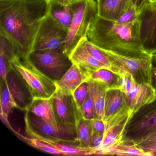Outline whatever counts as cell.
<instances>
[{
  "instance_id": "cell-1",
  "label": "cell",
  "mask_w": 156,
  "mask_h": 156,
  "mask_svg": "<svg viewBox=\"0 0 156 156\" xmlns=\"http://www.w3.org/2000/svg\"><path fill=\"white\" fill-rule=\"evenodd\" d=\"M48 14L45 0H0V34L12 44L16 55L32 51L40 25Z\"/></svg>"
},
{
  "instance_id": "cell-2",
  "label": "cell",
  "mask_w": 156,
  "mask_h": 156,
  "mask_svg": "<svg viewBox=\"0 0 156 156\" xmlns=\"http://www.w3.org/2000/svg\"><path fill=\"white\" fill-rule=\"evenodd\" d=\"M140 18L129 23H118L94 17L88 28L87 38L94 45L106 51L125 56H151L141 39Z\"/></svg>"
},
{
  "instance_id": "cell-3",
  "label": "cell",
  "mask_w": 156,
  "mask_h": 156,
  "mask_svg": "<svg viewBox=\"0 0 156 156\" xmlns=\"http://www.w3.org/2000/svg\"><path fill=\"white\" fill-rule=\"evenodd\" d=\"M10 67L24 82L33 99L51 98L57 91L55 82L40 70L28 56H14Z\"/></svg>"
},
{
  "instance_id": "cell-4",
  "label": "cell",
  "mask_w": 156,
  "mask_h": 156,
  "mask_svg": "<svg viewBox=\"0 0 156 156\" xmlns=\"http://www.w3.org/2000/svg\"><path fill=\"white\" fill-rule=\"evenodd\" d=\"M73 9V15L64 47L68 56L80 41L87 37L89 25L98 12L95 0H75Z\"/></svg>"
},
{
  "instance_id": "cell-5",
  "label": "cell",
  "mask_w": 156,
  "mask_h": 156,
  "mask_svg": "<svg viewBox=\"0 0 156 156\" xmlns=\"http://www.w3.org/2000/svg\"><path fill=\"white\" fill-rule=\"evenodd\" d=\"M156 132V97L133 113L129 119L123 140L138 144Z\"/></svg>"
},
{
  "instance_id": "cell-6",
  "label": "cell",
  "mask_w": 156,
  "mask_h": 156,
  "mask_svg": "<svg viewBox=\"0 0 156 156\" xmlns=\"http://www.w3.org/2000/svg\"><path fill=\"white\" fill-rule=\"evenodd\" d=\"M103 50L111 62V71L119 76L123 73H129L138 83L151 84L153 67L152 56L130 57Z\"/></svg>"
},
{
  "instance_id": "cell-7",
  "label": "cell",
  "mask_w": 156,
  "mask_h": 156,
  "mask_svg": "<svg viewBox=\"0 0 156 156\" xmlns=\"http://www.w3.org/2000/svg\"><path fill=\"white\" fill-rule=\"evenodd\" d=\"M24 116L26 132L31 138H44L57 142L79 146L76 140L74 126H64L56 129L36 115L26 111Z\"/></svg>"
},
{
  "instance_id": "cell-8",
  "label": "cell",
  "mask_w": 156,
  "mask_h": 156,
  "mask_svg": "<svg viewBox=\"0 0 156 156\" xmlns=\"http://www.w3.org/2000/svg\"><path fill=\"white\" fill-rule=\"evenodd\" d=\"M28 57L40 70L55 82L60 80L73 65L64 48L32 51Z\"/></svg>"
},
{
  "instance_id": "cell-9",
  "label": "cell",
  "mask_w": 156,
  "mask_h": 156,
  "mask_svg": "<svg viewBox=\"0 0 156 156\" xmlns=\"http://www.w3.org/2000/svg\"><path fill=\"white\" fill-rule=\"evenodd\" d=\"M68 31V29L47 14L40 25L32 51L64 48Z\"/></svg>"
},
{
  "instance_id": "cell-10",
  "label": "cell",
  "mask_w": 156,
  "mask_h": 156,
  "mask_svg": "<svg viewBox=\"0 0 156 156\" xmlns=\"http://www.w3.org/2000/svg\"><path fill=\"white\" fill-rule=\"evenodd\" d=\"M133 114L128 106L116 113L105 121L103 140L98 155L115 146L123 140L127 123Z\"/></svg>"
},
{
  "instance_id": "cell-11",
  "label": "cell",
  "mask_w": 156,
  "mask_h": 156,
  "mask_svg": "<svg viewBox=\"0 0 156 156\" xmlns=\"http://www.w3.org/2000/svg\"><path fill=\"white\" fill-rule=\"evenodd\" d=\"M52 98L58 124L76 126L82 116L73 95L63 94L57 91Z\"/></svg>"
},
{
  "instance_id": "cell-12",
  "label": "cell",
  "mask_w": 156,
  "mask_h": 156,
  "mask_svg": "<svg viewBox=\"0 0 156 156\" xmlns=\"http://www.w3.org/2000/svg\"><path fill=\"white\" fill-rule=\"evenodd\" d=\"M4 83L17 108L26 111L33 98L22 79L11 67L7 74V82Z\"/></svg>"
},
{
  "instance_id": "cell-13",
  "label": "cell",
  "mask_w": 156,
  "mask_h": 156,
  "mask_svg": "<svg viewBox=\"0 0 156 156\" xmlns=\"http://www.w3.org/2000/svg\"><path fill=\"white\" fill-rule=\"evenodd\" d=\"M125 94L126 103L133 112L153 101L156 97V91L151 84L133 83L130 90Z\"/></svg>"
},
{
  "instance_id": "cell-14",
  "label": "cell",
  "mask_w": 156,
  "mask_h": 156,
  "mask_svg": "<svg viewBox=\"0 0 156 156\" xmlns=\"http://www.w3.org/2000/svg\"><path fill=\"white\" fill-rule=\"evenodd\" d=\"M90 79V73L77 65L73 64L60 80L55 81L57 91L61 94L73 95L76 89Z\"/></svg>"
},
{
  "instance_id": "cell-15",
  "label": "cell",
  "mask_w": 156,
  "mask_h": 156,
  "mask_svg": "<svg viewBox=\"0 0 156 156\" xmlns=\"http://www.w3.org/2000/svg\"><path fill=\"white\" fill-rule=\"evenodd\" d=\"M86 39L87 37L83 38L69 56L73 64L77 65L90 74L94 71L106 68L90 53L86 44Z\"/></svg>"
},
{
  "instance_id": "cell-16",
  "label": "cell",
  "mask_w": 156,
  "mask_h": 156,
  "mask_svg": "<svg viewBox=\"0 0 156 156\" xmlns=\"http://www.w3.org/2000/svg\"><path fill=\"white\" fill-rule=\"evenodd\" d=\"M98 15L105 20L115 22L132 4L131 0H97Z\"/></svg>"
},
{
  "instance_id": "cell-17",
  "label": "cell",
  "mask_w": 156,
  "mask_h": 156,
  "mask_svg": "<svg viewBox=\"0 0 156 156\" xmlns=\"http://www.w3.org/2000/svg\"><path fill=\"white\" fill-rule=\"evenodd\" d=\"M75 0H51L48 3V14L62 26L68 29L73 12Z\"/></svg>"
},
{
  "instance_id": "cell-18",
  "label": "cell",
  "mask_w": 156,
  "mask_h": 156,
  "mask_svg": "<svg viewBox=\"0 0 156 156\" xmlns=\"http://www.w3.org/2000/svg\"><path fill=\"white\" fill-rule=\"evenodd\" d=\"M26 111L36 115L55 128L60 129L64 126L59 125L57 122L52 97L46 99H34Z\"/></svg>"
},
{
  "instance_id": "cell-19",
  "label": "cell",
  "mask_w": 156,
  "mask_h": 156,
  "mask_svg": "<svg viewBox=\"0 0 156 156\" xmlns=\"http://www.w3.org/2000/svg\"><path fill=\"white\" fill-rule=\"evenodd\" d=\"M88 93L91 96L94 108L95 119L104 121L105 117L106 93L107 87L96 81L88 82Z\"/></svg>"
},
{
  "instance_id": "cell-20",
  "label": "cell",
  "mask_w": 156,
  "mask_h": 156,
  "mask_svg": "<svg viewBox=\"0 0 156 156\" xmlns=\"http://www.w3.org/2000/svg\"><path fill=\"white\" fill-rule=\"evenodd\" d=\"M127 106L124 93L118 88H110L106 93L104 122Z\"/></svg>"
},
{
  "instance_id": "cell-21",
  "label": "cell",
  "mask_w": 156,
  "mask_h": 156,
  "mask_svg": "<svg viewBox=\"0 0 156 156\" xmlns=\"http://www.w3.org/2000/svg\"><path fill=\"white\" fill-rule=\"evenodd\" d=\"M103 155L116 156H153V154L147 152L137 144L122 140L109 149L104 151Z\"/></svg>"
},
{
  "instance_id": "cell-22",
  "label": "cell",
  "mask_w": 156,
  "mask_h": 156,
  "mask_svg": "<svg viewBox=\"0 0 156 156\" xmlns=\"http://www.w3.org/2000/svg\"><path fill=\"white\" fill-rule=\"evenodd\" d=\"M39 140L50 144L61 151L64 153V156L97 155V151L94 148L86 147L68 143L55 142L44 138L39 139Z\"/></svg>"
},
{
  "instance_id": "cell-23",
  "label": "cell",
  "mask_w": 156,
  "mask_h": 156,
  "mask_svg": "<svg viewBox=\"0 0 156 156\" xmlns=\"http://www.w3.org/2000/svg\"><path fill=\"white\" fill-rule=\"evenodd\" d=\"M75 126L76 140L79 146L86 147L94 148V132L91 120H87L81 117Z\"/></svg>"
},
{
  "instance_id": "cell-24",
  "label": "cell",
  "mask_w": 156,
  "mask_h": 156,
  "mask_svg": "<svg viewBox=\"0 0 156 156\" xmlns=\"http://www.w3.org/2000/svg\"><path fill=\"white\" fill-rule=\"evenodd\" d=\"M120 80L119 76L106 68H101L92 72L90 73L89 79V80L96 81L105 85L108 89H119Z\"/></svg>"
},
{
  "instance_id": "cell-25",
  "label": "cell",
  "mask_w": 156,
  "mask_h": 156,
  "mask_svg": "<svg viewBox=\"0 0 156 156\" xmlns=\"http://www.w3.org/2000/svg\"><path fill=\"white\" fill-rule=\"evenodd\" d=\"M1 94V117L8 118L9 115L17 105L9 93L8 87L4 82L2 81Z\"/></svg>"
},
{
  "instance_id": "cell-26",
  "label": "cell",
  "mask_w": 156,
  "mask_h": 156,
  "mask_svg": "<svg viewBox=\"0 0 156 156\" xmlns=\"http://www.w3.org/2000/svg\"><path fill=\"white\" fill-rule=\"evenodd\" d=\"M86 44L87 50L92 56L102 64L106 69L111 71L112 68L111 62L103 50L90 42L87 38L86 41Z\"/></svg>"
},
{
  "instance_id": "cell-27",
  "label": "cell",
  "mask_w": 156,
  "mask_h": 156,
  "mask_svg": "<svg viewBox=\"0 0 156 156\" xmlns=\"http://www.w3.org/2000/svg\"><path fill=\"white\" fill-rule=\"evenodd\" d=\"M22 137L27 144L33 147L41 150L47 153H51V154L64 155V153L62 151L55 148V147L46 142L34 138H28L24 137L23 136Z\"/></svg>"
},
{
  "instance_id": "cell-28",
  "label": "cell",
  "mask_w": 156,
  "mask_h": 156,
  "mask_svg": "<svg viewBox=\"0 0 156 156\" xmlns=\"http://www.w3.org/2000/svg\"><path fill=\"white\" fill-rule=\"evenodd\" d=\"M144 11L139 9L132 3L129 9L122 14V16L118 20L115 21V22L122 24L132 22L139 19Z\"/></svg>"
},
{
  "instance_id": "cell-29",
  "label": "cell",
  "mask_w": 156,
  "mask_h": 156,
  "mask_svg": "<svg viewBox=\"0 0 156 156\" xmlns=\"http://www.w3.org/2000/svg\"><path fill=\"white\" fill-rule=\"evenodd\" d=\"M80 111L81 116L84 119L92 120L95 119L94 104L88 92L84 102L80 108Z\"/></svg>"
},
{
  "instance_id": "cell-30",
  "label": "cell",
  "mask_w": 156,
  "mask_h": 156,
  "mask_svg": "<svg viewBox=\"0 0 156 156\" xmlns=\"http://www.w3.org/2000/svg\"><path fill=\"white\" fill-rule=\"evenodd\" d=\"M88 82H85L76 89L73 94L76 106L79 110L84 102L85 99L88 93Z\"/></svg>"
},
{
  "instance_id": "cell-31",
  "label": "cell",
  "mask_w": 156,
  "mask_h": 156,
  "mask_svg": "<svg viewBox=\"0 0 156 156\" xmlns=\"http://www.w3.org/2000/svg\"><path fill=\"white\" fill-rule=\"evenodd\" d=\"M94 135L104 136L105 130V123L103 120L94 119L91 120Z\"/></svg>"
},
{
  "instance_id": "cell-32",
  "label": "cell",
  "mask_w": 156,
  "mask_h": 156,
  "mask_svg": "<svg viewBox=\"0 0 156 156\" xmlns=\"http://www.w3.org/2000/svg\"><path fill=\"white\" fill-rule=\"evenodd\" d=\"M104 136L99 135H94L93 138V147L97 151L98 155V151L100 149L103 140Z\"/></svg>"
},
{
  "instance_id": "cell-33",
  "label": "cell",
  "mask_w": 156,
  "mask_h": 156,
  "mask_svg": "<svg viewBox=\"0 0 156 156\" xmlns=\"http://www.w3.org/2000/svg\"><path fill=\"white\" fill-rule=\"evenodd\" d=\"M132 3L140 10L144 11L148 7L146 0H131Z\"/></svg>"
},
{
  "instance_id": "cell-34",
  "label": "cell",
  "mask_w": 156,
  "mask_h": 156,
  "mask_svg": "<svg viewBox=\"0 0 156 156\" xmlns=\"http://www.w3.org/2000/svg\"><path fill=\"white\" fill-rule=\"evenodd\" d=\"M139 147L142 148L143 150L152 153V154H153L154 156L156 155V145H153V146H141V147L139 146Z\"/></svg>"
},
{
  "instance_id": "cell-35",
  "label": "cell",
  "mask_w": 156,
  "mask_h": 156,
  "mask_svg": "<svg viewBox=\"0 0 156 156\" xmlns=\"http://www.w3.org/2000/svg\"><path fill=\"white\" fill-rule=\"evenodd\" d=\"M151 85L156 91V66H154L151 76Z\"/></svg>"
},
{
  "instance_id": "cell-36",
  "label": "cell",
  "mask_w": 156,
  "mask_h": 156,
  "mask_svg": "<svg viewBox=\"0 0 156 156\" xmlns=\"http://www.w3.org/2000/svg\"><path fill=\"white\" fill-rule=\"evenodd\" d=\"M148 4V9L151 10L156 9V0H146Z\"/></svg>"
},
{
  "instance_id": "cell-37",
  "label": "cell",
  "mask_w": 156,
  "mask_h": 156,
  "mask_svg": "<svg viewBox=\"0 0 156 156\" xmlns=\"http://www.w3.org/2000/svg\"><path fill=\"white\" fill-rule=\"evenodd\" d=\"M155 138H156V132H154L153 134H152L150 136H149L148 137L145 139L144 140H142V141H141V142L140 143H141V142H145V141H149V140H153ZM140 143H139V144H140Z\"/></svg>"
},
{
  "instance_id": "cell-38",
  "label": "cell",
  "mask_w": 156,
  "mask_h": 156,
  "mask_svg": "<svg viewBox=\"0 0 156 156\" xmlns=\"http://www.w3.org/2000/svg\"><path fill=\"white\" fill-rule=\"evenodd\" d=\"M45 1L47 2H49L51 1V0H45Z\"/></svg>"
},
{
  "instance_id": "cell-39",
  "label": "cell",
  "mask_w": 156,
  "mask_h": 156,
  "mask_svg": "<svg viewBox=\"0 0 156 156\" xmlns=\"http://www.w3.org/2000/svg\"><path fill=\"white\" fill-rule=\"evenodd\" d=\"M154 10V11H155V13H156V9Z\"/></svg>"
}]
</instances>
